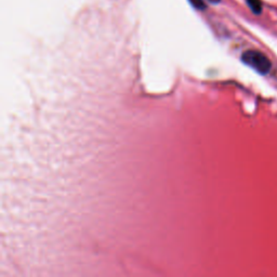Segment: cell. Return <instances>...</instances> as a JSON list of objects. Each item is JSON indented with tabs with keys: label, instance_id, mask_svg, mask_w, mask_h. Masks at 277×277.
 <instances>
[{
	"label": "cell",
	"instance_id": "cell-1",
	"mask_svg": "<svg viewBox=\"0 0 277 277\" xmlns=\"http://www.w3.org/2000/svg\"><path fill=\"white\" fill-rule=\"evenodd\" d=\"M242 61L262 75L268 74L272 68V63L269 57L260 51L248 50L244 52L242 55Z\"/></svg>",
	"mask_w": 277,
	"mask_h": 277
},
{
	"label": "cell",
	"instance_id": "cell-2",
	"mask_svg": "<svg viewBox=\"0 0 277 277\" xmlns=\"http://www.w3.org/2000/svg\"><path fill=\"white\" fill-rule=\"evenodd\" d=\"M246 3L254 14H260L262 12V4L260 0H246Z\"/></svg>",
	"mask_w": 277,
	"mask_h": 277
},
{
	"label": "cell",
	"instance_id": "cell-3",
	"mask_svg": "<svg viewBox=\"0 0 277 277\" xmlns=\"http://www.w3.org/2000/svg\"><path fill=\"white\" fill-rule=\"evenodd\" d=\"M189 2L191 3V5L196 8V9H200V10H204L206 8V5L204 3V0H189Z\"/></svg>",
	"mask_w": 277,
	"mask_h": 277
},
{
	"label": "cell",
	"instance_id": "cell-4",
	"mask_svg": "<svg viewBox=\"0 0 277 277\" xmlns=\"http://www.w3.org/2000/svg\"><path fill=\"white\" fill-rule=\"evenodd\" d=\"M210 2H211V3H213V4H216V3H219L220 0H210Z\"/></svg>",
	"mask_w": 277,
	"mask_h": 277
}]
</instances>
